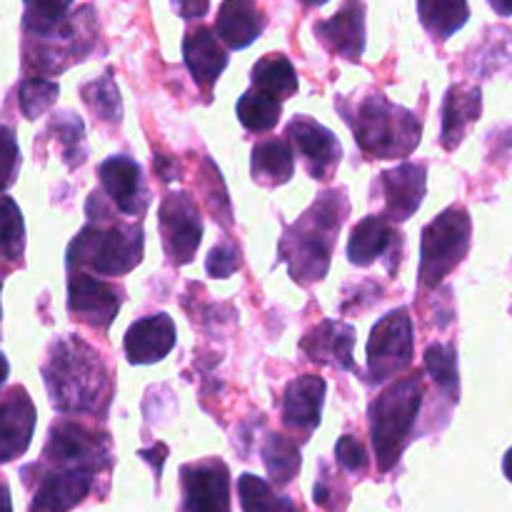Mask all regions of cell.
Wrapping results in <instances>:
<instances>
[{"mask_svg": "<svg viewBox=\"0 0 512 512\" xmlns=\"http://www.w3.org/2000/svg\"><path fill=\"white\" fill-rule=\"evenodd\" d=\"M50 403L63 413L95 415L108 403V373L100 355L80 338H65L50 345L43 365Z\"/></svg>", "mask_w": 512, "mask_h": 512, "instance_id": "6da1fadb", "label": "cell"}, {"mask_svg": "<svg viewBox=\"0 0 512 512\" xmlns=\"http://www.w3.org/2000/svg\"><path fill=\"white\" fill-rule=\"evenodd\" d=\"M345 213L348 203L343 190H328L293 228L285 230L280 240V258L288 260L290 275L298 283H318L328 275L330 255Z\"/></svg>", "mask_w": 512, "mask_h": 512, "instance_id": "7a4b0ae2", "label": "cell"}, {"mask_svg": "<svg viewBox=\"0 0 512 512\" xmlns=\"http://www.w3.org/2000/svg\"><path fill=\"white\" fill-rule=\"evenodd\" d=\"M420 405H423V383L418 375L393 383L370 405V438H373L375 460L383 473H388L403 455Z\"/></svg>", "mask_w": 512, "mask_h": 512, "instance_id": "3957f363", "label": "cell"}, {"mask_svg": "<svg viewBox=\"0 0 512 512\" xmlns=\"http://www.w3.org/2000/svg\"><path fill=\"white\" fill-rule=\"evenodd\" d=\"M350 125L360 150L375 158H408L420 143V120L383 95L363 100Z\"/></svg>", "mask_w": 512, "mask_h": 512, "instance_id": "277c9868", "label": "cell"}, {"mask_svg": "<svg viewBox=\"0 0 512 512\" xmlns=\"http://www.w3.org/2000/svg\"><path fill=\"white\" fill-rule=\"evenodd\" d=\"M143 260L140 225H88L68 248V268H88L98 275L120 278Z\"/></svg>", "mask_w": 512, "mask_h": 512, "instance_id": "5b68a950", "label": "cell"}, {"mask_svg": "<svg viewBox=\"0 0 512 512\" xmlns=\"http://www.w3.org/2000/svg\"><path fill=\"white\" fill-rule=\"evenodd\" d=\"M470 215L463 208H448L423 230L420 243V283L435 288L445 275L453 273L470 250Z\"/></svg>", "mask_w": 512, "mask_h": 512, "instance_id": "8992f818", "label": "cell"}, {"mask_svg": "<svg viewBox=\"0 0 512 512\" xmlns=\"http://www.w3.org/2000/svg\"><path fill=\"white\" fill-rule=\"evenodd\" d=\"M413 360V323L408 310H393L370 333L368 383L380 385L405 370Z\"/></svg>", "mask_w": 512, "mask_h": 512, "instance_id": "52a82bcc", "label": "cell"}, {"mask_svg": "<svg viewBox=\"0 0 512 512\" xmlns=\"http://www.w3.org/2000/svg\"><path fill=\"white\" fill-rule=\"evenodd\" d=\"M43 455L60 470H83V473L95 475V470L108 468L110 443L105 433H95L80 423L60 420L50 428Z\"/></svg>", "mask_w": 512, "mask_h": 512, "instance_id": "ba28073f", "label": "cell"}, {"mask_svg": "<svg viewBox=\"0 0 512 512\" xmlns=\"http://www.w3.org/2000/svg\"><path fill=\"white\" fill-rule=\"evenodd\" d=\"M160 235L163 248L175 265H188L203 240V220L188 193H170L160 203Z\"/></svg>", "mask_w": 512, "mask_h": 512, "instance_id": "9c48e42d", "label": "cell"}, {"mask_svg": "<svg viewBox=\"0 0 512 512\" xmlns=\"http://www.w3.org/2000/svg\"><path fill=\"white\" fill-rule=\"evenodd\" d=\"M183 512H230V473L223 460L210 458L180 470Z\"/></svg>", "mask_w": 512, "mask_h": 512, "instance_id": "30bf717a", "label": "cell"}, {"mask_svg": "<svg viewBox=\"0 0 512 512\" xmlns=\"http://www.w3.org/2000/svg\"><path fill=\"white\" fill-rule=\"evenodd\" d=\"M285 138L298 150V155L308 165V173L315 180L328 178L338 168L340 158H343L340 140L328 128H323V125L310 118H295L285 128Z\"/></svg>", "mask_w": 512, "mask_h": 512, "instance_id": "8fae6325", "label": "cell"}, {"mask_svg": "<svg viewBox=\"0 0 512 512\" xmlns=\"http://www.w3.org/2000/svg\"><path fill=\"white\" fill-rule=\"evenodd\" d=\"M68 310L80 323L105 330L118 315L120 293L103 280L75 273L68 280Z\"/></svg>", "mask_w": 512, "mask_h": 512, "instance_id": "7c38bea8", "label": "cell"}, {"mask_svg": "<svg viewBox=\"0 0 512 512\" xmlns=\"http://www.w3.org/2000/svg\"><path fill=\"white\" fill-rule=\"evenodd\" d=\"M380 188H383L388 215L395 223H403L423 205L425 190H428V170L425 165L403 163L380 175Z\"/></svg>", "mask_w": 512, "mask_h": 512, "instance_id": "4fadbf2b", "label": "cell"}, {"mask_svg": "<svg viewBox=\"0 0 512 512\" xmlns=\"http://www.w3.org/2000/svg\"><path fill=\"white\" fill-rule=\"evenodd\" d=\"M100 183L123 215H143L148 208L143 170L128 155H113L100 165Z\"/></svg>", "mask_w": 512, "mask_h": 512, "instance_id": "5bb4252c", "label": "cell"}, {"mask_svg": "<svg viewBox=\"0 0 512 512\" xmlns=\"http://www.w3.org/2000/svg\"><path fill=\"white\" fill-rule=\"evenodd\" d=\"M35 430V408L23 388L0 400V463L20 458L28 450Z\"/></svg>", "mask_w": 512, "mask_h": 512, "instance_id": "9a60e30c", "label": "cell"}, {"mask_svg": "<svg viewBox=\"0 0 512 512\" xmlns=\"http://www.w3.org/2000/svg\"><path fill=\"white\" fill-rule=\"evenodd\" d=\"M173 348L175 325L165 313L138 320L125 333V355L133 365L160 363Z\"/></svg>", "mask_w": 512, "mask_h": 512, "instance_id": "2e32d148", "label": "cell"}, {"mask_svg": "<svg viewBox=\"0 0 512 512\" xmlns=\"http://www.w3.org/2000/svg\"><path fill=\"white\" fill-rule=\"evenodd\" d=\"M355 330L340 320H323L318 328L310 330L300 348L313 363L333 365L340 370H353Z\"/></svg>", "mask_w": 512, "mask_h": 512, "instance_id": "e0dca14e", "label": "cell"}, {"mask_svg": "<svg viewBox=\"0 0 512 512\" xmlns=\"http://www.w3.org/2000/svg\"><path fill=\"white\" fill-rule=\"evenodd\" d=\"M93 488V473L83 470H55L45 475L35 490L30 512H68L83 503Z\"/></svg>", "mask_w": 512, "mask_h": 512, "instance_id": "ac0fdd59", "label": "cell"}, {"mask_svg": "<svg viewBox=\"0 0 512 512\" xmlns=\"http://www.w3.org/2000/svg\"><path fill=\"white\" fill-rule=\"evenodd\" d=\"M315 35L333 53L358 60L365 48V8L360 3H345L333 18L315 25Z\"/></svg>", "mask_w": 512, "mask_h": 512, "instance_id": "d6986e66", "label": "cell"}, {"mask_svg": "<svg viewBox=\"0 0 512 512\" xmlns=\"http://www.w3.org/2000/svg\"><path fill=\"white\" fill-rule=\"evenodd\" d=\"M325 380L318 375H303V378L293 380L285 388L283 398V423L293 430H308L318 428L320 415H323V400H325Z\"/></svg>", "mask_w": 512, "mask_h": 512, "instance_id": "ffe728a7", "label": "cell"}, {"mask_svg": "<svg viewBox=\"0 0 512 512\" xmlns=\"http://www.w3.org/2000/svg\"><path fill=\"white\" fill-rule=\"evenodd\" d=\"M183 55L190 75L203 88H210L228 65V53H225L223 45L218 43L210 28L190 30L183 40Z\"/></svg>", "mask_w": 512, "mask_h": 512, "instance_id": "44dd1931", "label": "cell"}, {"mask_svg": "<svg viewBox=\"0 0 512 512\" xmlns=\"http://www.w3.org/2000/svg\"><path fill=\"white\" fill-rule=\"evenodd\" d=\"M480 113H483V93H480V88L453 85L445 93L443 103V133H440L443 148H458L468 125L478 120Z\"/></svg>", "mask_w": 512, "mask_h": 512, "instance_id": "7402d4cb", "label": "cell"}, {"mask_svg": "<svg viewBox=\"0 0 512 512\" xmlns=\"http://www.w3.org/2000/svg\"><path fill=\"white\" fill-rule=\"evenodd\" d=\"M215 30H218V38L225 40L228 48L243 50L265 30V15L253 3L228 0V3L220 5Z\"/></svg>", "mask_w": 512, "mask_h": 512, "instance_id": "603a6c76", "label": "cell"}, {"mask_svg": "<svg viewBox=\"0 0 512 512\" xmlns=\"http://www.w3.org/2000/svg\"><path fill=\"white\" fill-rule=\"evenodd\" d=\"M400 245V233L395 225H390L385 218H365L353 228L348 243V258L353 265H370L378 258L388 255L390 250Z\"/></svg>", "mask_w": 512, "mask_h": 512, "instance_id": "cb8c5ba5", "label": "cell"}, {"mask_svg": "<svg viewBox=\"0 0 512 512\" xmlns=\"http://www.w3.org/2000/svg\"><path fill=\"white\" fill-rule=\"evenodd\" d=\"M68 10V3H28L23 15L25 33L50 43L48 48H53L55 40L70 43L78 35H75V28H70ZM75 45H78V40H75Z\"/></svg>", "mask_w": 512, "mask_h": 512, "instance_id": "d4e9b609", "label": "cell"}, {"mask_svg": "<svg viewBox=\"0 0 512 512\" xmlns=\"http://www.w3.org/2000/svg\"><path fill=\"white\" fill-rule=\"evenodd\" d=\"M253 178L260 185H283L293 178V148L285 140H263L253 148Z\"/></svg>", "mask_w": 512, "mask_h": 512, "instance_id": "484cf974", "label": "cell"}, {"mask_svg": "<svg viewBox=\"0 0 512 512\" xmlns=\"http://www.w3.org/2000/svg\"><path fill=\"white\" fill-rule=\"evenodd\" d=\"M418 13L423 20V28L438 40L458 33L470 18L468 3H460V0H420Z\"/></svg>", "mask_w": 512, "mask_h": 512, "instance_id": "4316f807", "label": "cell"}, {"mask_svg": "<svg viewBox=\"0 0 512 512\" xmlns=\"http://www.w3.org/2000/svg\"><path fill=\"white\" fill-rule=\"evenodd\" d=\"M253 88L265 90L283 103L285 98L295 95L298 90V75L290 60L283 53L265 55L253 68Z\"/></svg>", "mask_w": 512, "mask_h": 512, "instance_id": "83f0119b", "label": "cell"}, {"mask_svg": "<svg viewBox=\"0 0 512 512\" xmlns=\"http://www.w3.org/2000/svg\"><path fill=\"white\" fill-rule=\"evenodd\" d=\"M280 110H283V103L258 88H250L238 100L240 123L248 130H253V133H263V130L275 128V123L280 120Z\"/></svg>", "mask_w": 512, "mask_h": 512, "instance_id": "f1b7e54d", "label": "cell"}, {"mask_svg": "<svg viewBox=\"0 0 512 512\" xmlns=\"http://www.w3.org/2000/svg\"><path fill=\"white\" fill-rule=\"evenodd\" d=\"M263 463L275 485H288L300 473V450L285 435H270L263 445Z\"/></svg>", "mask_w": 512, "mask_h": 512, "instance_id": "f546056e", "label": "cell"}, {"mask_svg": "<svg viewBox=\"0 0 512 512\" xmlns=\"http://www.w3.org/2000/svg\"><path fill=\"white\" fill-rule=\"evenodd\" d=\"M25 250V223L23 213L15 200L0 198V258L18 263Z\"/></svg>", "mask_w": 512, "mask_h": 512, "instance_id": "4dcf8cb0", "label": "cell"}, {"mask_svg": "<svg viewBox=\"0 0 512 512\" xmlns=\"http://www.w3.org/2000/svg\"><path fill=\"white\" fill-rule=\"evenodd\" d=\"M238 495L243 512H288L293 508L290 500L278 498L265 480L255 478V475L250 473L240 475Z\"/></svg>", "mask_w": 512, "mask_h": 512, "instance_id": "1f68e13d", "label": "cell"}, {"mask_svg": "<svg viewBox=\"0 0 512 512\" xmlns=\"http://www.w3.org/2000/svg\"><path fill=\"white\" fill-rule=\"evenodd\" d=\"M50 130H53L60 138V143H63V155L65 160H68L70 168L83 165L85 155H88L83 120L75 113H70V110H63V113H55L53 118H50Z\"/></svg>", "mask_w": 512, "mask_h": 512, "instance_id": "d6a6232c", "label": "cell"}, {"mask_svg": "<svg viewBox=\"0 0 512 512\" xmlns=\"http://www.w3.org/2000/svg\"><path fill=\"white\" fill-rule=\"evenodd\" d=\"M425 370H428L430 378L438 383V388H443L450 398H458V353H455L453 345H430V348L425 350Z\"/></svg>", "mask_w": 512, "mask_h": 512, "instance_id": "836d02e7", "label": "cell"}, {"mask_svg": "<svg viewBox=\"0 0 512 512\" xmlns=\"http://www.w3.org/2000/svg\"><path fill=\"white\" fill-rule=\"evenodd\" d=\"M83 98L90 105V110L98 113L103 120H108V123H118L123 118V103H120L118 85L110 80V73H105L95 83L85 85Z\"/></svg>", "mask_w": 512, "mask_h": 512, "instance_id": "e575fe53", "label": "cell"}, {"mask_svg": "<svg viewBox=\"0 0 512 512\" xmlns=\"http://www.w3.org/2000/svg\"><path fill=\"white\" fill-rule=\"evenodd\" d=\"M60 88L58 83L53 80H45V78H28L23 80L18 90V100H20V110H23L25 118L35 120L55 103L58 98Z\"/></svg>", "mask_w": 512, "mask_h": 512, "instance_id": "d590c367", "label": "cell"}, {"mask_svg": "<svg viewBox=\"0 0 512 512\" xmlns=\"http://www.w3.org/2000/svg\"><path fill=\"white\" fill-rule=\"evenodd\" d=\"M20 150L15 143V135L10 128H0V190L10 188L18 175Z\"/></svg>", "mask_w": 512, "mask_h": 512, "instance_id": "8d00e7d4", "label": "cell"}, {"mask_svg": "<svg viewBox=\"0 0 512 512\" xmlns=\"http://www.w3.org/2000/svg\"><path fill=\"white\" fill-rule=\"evenodd\" d=\"M335 458H338V463L353 475L365 473V468H368L370 463L365 445L360 443L358 438H353V435H343V438L338 440V445H335Z\"/></svg>", "mask_w": 512, "mask_h": 512, "instance_id": "74e56055", "label": "cell"}, {"mask_svg": "<svg viewBox=\"0 0 512 512\" xmlns=\"http://www.w3.org/2000/svg\"><path fill=\"white\" fill-rule=\"evenodd\" d=\"M205 268H208V275H213V278H218V280L230 278V275H233L235 270L240 268L238 248H235V245H230V243L215 245V248L210 250Z\"/></svg>", "mask_w": 512, "mask_h": 512, "instance_id": "f35d334b", "label": "cell"}, {"mask_svg": "<svg viewBox=\"0 0 512 512\" xmlns=\"http://www.w3.org/2000/svg\"><path fill=\"white\" fill-rule=\"evenodd\" d=\"M175 10H178L180 15H183V18H188V20H193V18H198V15H203V13H208V3H198V5H185V3H175L173 5Z\"/></svg>", "mask_w": 512, "mask_h": 512, "instance_id": "ab89813d", "label": "cell"}, {"mask_svg": "<svg viewBox=\"0 0 512 512\" xmlns=\"http://www.w3.org/2000/svg\"><path fill=\"white\" fill-rule=\"evenodd\" d=\"M0 512H13V505H10V490L3 480H0Z\"/></svg>", "mask_w": 512, "mask_h": 512, "instance_id": "60d3db41", "label": "cell"}, {"mask_svg": "<svg viewBox=\"0 0 512 512\" xmlns=\"http://www.w3.org/2000/svg\"><path fill=\"white\" fill-rule=\"evenodd\" d=\"M165 453H168V450H165V445H160L158 448V458H165ZM143 458H155V450H143ZM153 465H155V470H158L160 473V468H163V463H160V460H153Z\"/></svg>", "mask_w": 512, "mask_h": 512, "instance_id": "b9f144b4", "label": "cell"}, {"mask_svg": "<svg viewBox=\"0 0 512 512\" xmlns=\"http://www.w3.org/2000/svg\"><path fill=\"white\" fill-rule=\"evenodd\" d=\"M503 473H505V478H508L510 483H512V448L508 450V453H505V460H503Z\"/></svg>", "mask_w": 512, "mask_h": 512, "instance_id": "7bdbcfd3", "label": "cell"}, {"mask_svg": "<svg viewBox=\"0 0 512 512\" xmlns=\"http://www.w3.org/2000/svg\"><path fill=\"white\" fill-rule=\"evenodd\" d=\"M8 373H10V365H8V360H5V355L0 353V385L8 380Z\"/></svg>", "mask_w": 512, "mask_h": 512, "instance_id": "ee69618b", "label": "cell"}, {"mask_svg": "<svg viewBox=\"0 0 512 512\" xmlns=\"http://www.w3.org/2000/svg\"><path fill=\"white\" fill-rule=\"evenodd\" d=\"M493 10L495 13H500V15H512V5H503V3H498V0H493Z\"/></svg>", "mask_w": 512, "mask_h": 512, "instance_id": "f6af8a7d", "label": "cell"}, {"mask_svg": "<svg viewBox=\"0 0 512 512\" xmlns=\"http://www.w3.org/2000/svg\"><path fill=\"white\" fill-rule=\"evenodd\" d=\"M0 290H3V283H0ZM0 318H3V308H0Z\"/></svg>", "mask_w": 512, "mask_h": 512, "instance_id": "bcb514c9", "label": "cell"}, {"mask_svg": "<svg viewBox=\"0 0 512 512\" xmlns=\"http://www.w3.org/2000/svg\"><path fill=\"white\" fill-rule=\"evenodd\" d=\"M288 512H300V510H298V508H295V505H293V508H290Z\"/></svg>", "mask_w": 512, "mask_h": 512, "instance_id": "7dc6e473", "label": "cell"}]
</instances>
